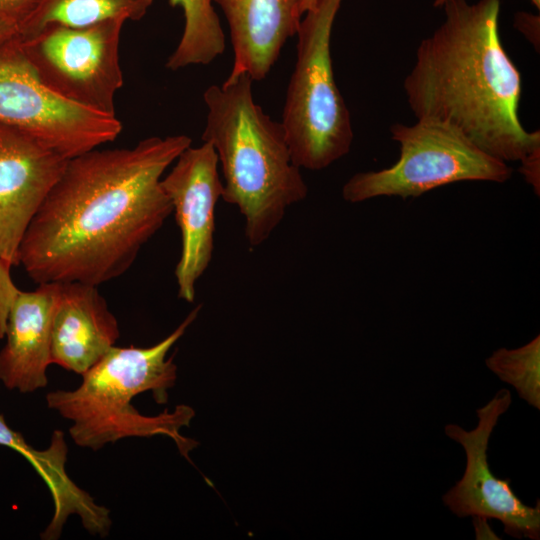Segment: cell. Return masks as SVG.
Masks as SVG:
<instances>
[{
    "instance_id": "4fadbf2b",
    "label": "cell",
    "mask_w": 540,
    "mask_h": 540,
    "mask_svg": "<svg viewBox=\"0 0 540 540\" xmlns=\"http://www.w3.org/2000/svg\"><path fill=\"white\" fill-rule=\"evenodd\" d=\"M57 294L58 283H44L33 291L20 290L15 298L0 351V380L9 390L32 393L47 386Z\"/></svg>"
},
{
    "instance_id": "cb8c5ba5",
    "label": "cell",
    "mask_w": 540,
    "mask_h": 540,
    "mask_svg": "<svg viewBox=\"0 0 540 540\" xmlns=\"http://www.w3.org/2000/svg\"><path fill=\"white\" fill-rule=\"evenodd\" d=\"M18 36V26L14 23L0 20V45Z\"/></svg>"
},
{
    "instance_id": "d4e9b609",
    "label": "cell",
    "mask_w": 540,
    "mask_h": 540,
    "mask_svg": "<svg viewBox=\"0 0 540 540\" xmlns=\"http://www.w3.org/2000/svg\"><path fill=\"white\" fill-rule=\"evenodd\" d=\"M319 3V0H299V10L301 14L313 11Z\"/></svg>"
},
{
    "instance_id": "484cf974",
    "label": "cell",
    "mask_w": 540,
    "mask_h": 540,
    "mask_svg": "<svg viewBox=\"0 0 540 540\" xmlns=\"http://www.w3.org/2000/svg\"><path fill=\"white\" fill-rule=\"evenodd\" d=\"M531 3L537 8V10H540V0H530Z\"/></svg>"
},
{
    "instance_id": "4316f807",
    "label": "cell",
    "mask_w": 540,
    "mask_h": 540,
    "mask_svg": "<svg viewBox=\"0 0 540 540\" xmlns=\"http://www.w3.org/2000/svg\"><path fill=\"white\" fill-rule=\"evenodd\" d=\"M439 0H436L435 3H437Z\"/></svg>"
},
{
    "instance_id": "3957f363",
    "label": "cell",
    "mask_w": 540,
    "mask_h": 540,
    "mask_svg": "<svg viewBox=\"0 0 540 540\" xmlns=\"http://www.w3.org/2000/svg\"><path fill=\"white\" fill-rule=\"evenodd\" d=\"M248 74L209 86L203 142L214 148L223 173L222 199L244 218L250 248L266 242L292 205L308 194L292 159L281 122L267 115L253 98Z\"/></svg>"
},
{
    "instance_id": "9a60e30c",
    "label": "cell",
    "mask_w": 540,
    "mask_h": 540,
    "mask_svg": "<svg viewBox=\"0 0 540 540\" xmlns=\"http://www.w3.org/2000/svg\"><path fill=\"white\" fill-rule=\"evenodd\" d=\"M0 445L21 454L35 469L48 487L53 501V515L41 533L44 540H56L71 515L79 516L82 526L93 536H108L112 519L110 510L95 502L80 488L65 469L68 447L64 433L55 430L47 448L32 447L21 433L14 431L0 413Z\"/></svg>"
},
{
    "instance_id": "7a4b0ae2",
    "label": "cell",
    "mask_w": 540,
    "mask_h": 540,
    "mask_svg": "<svg viewBox=\"0 0 540 540\" xmlns=\"http://www.w3.org/2000/svg\"><path fill=\"white\" fill-rule=\"evenodd\" d=\"M444 20L417 50L403 88L417 120L448 126L504 162L540 149L519 119L521 74L502 46L499 0H439Z\"/></svg>"
},
{
    "instance_id": "52a82bcc",
    "label": "cell",
    "mask_w": 540,
    "mask_h": 540,
    "mask_svg": "<svg viewBox=\"0 0 540 540\" xmlns=\"http://www.w3.org/2000/svg\"><path fill=\"white\" fill-rule=\"evenodd\" d=\"M0 121L67 160L114 141L122 130L116 115L88 109L48 88L17 37L0 45Z\"/></svg>"
},
{
    "instance_id": "6da1fadb",
    "label": "cell",
    "mask_w": 540,
    "mask_h": 540,
    "mask_svg": "<svg viewBox=\"0 0 540 540\" xmlns=\"http://www.w3.org/2000/svg\"><path fill=\"white\" fill-rule=\"evenodd\" d=\"M191 143L153 136L68 159L25 231L19 265L37 284L98 287L123 275L173 213L162 176Z\"/></svg>"
},
{
    "instance_id": "7402d4cb",
    "label": "cell",
    "mask_w": 540,
    "mask_h": 540,
    "mask_svg": "<svg viewBox=\"0 0 540 540\" xmlns=\"http://www.w3.org/2000/svg\"><path fill=\"white\" fill-rule=\"evenodd\" d=\"M519 168L526 182L530 184L537 196L540 193V149L534 151L522 161Z\"/></svg>"
},
{
    "instance_id": "603a6c76",
    "label": "cell",
    "mask_w": 540,
    "mask_h": 540,
    "mask_svg": "<svg viewBox=\"0 0 540 540\" xmlns=\"http://www.w3.org/2000/svg\"><path fill=\"white\" fill-rule=\"evenodd\" d=\"M487 518L473 516L472 524L475 530V538L477 540L483 539H500L492 530L491 526L488 523Z\"/></svg>"
},
{
    "instance_id": "5bb4252c",
    "label": "cell",
    "mask_w": 540,
    "mask_h": 540,
    "mask_svg": "<svg viewBox=\"0 0 540 540\" xmlns=\"http://www.w3.org/2000/svg\"><path fill=\"white\" fill-rule=\"evenodd\" d=\"M229 26L234 61L229 78L248 74L262 80L284 44L297 34L299 0H213Z\"/></svg>"
},
{
    "instance_id": "44dd1931",
    "label": "cell",
    "mask_w": 540,
    "mask_h": 540,
    "mask_svg": "<svg viewBox=\"0 0 540 540\" xmlns=\"http://www.w3.org/2000/svg\"><path fill=\"white\" fill-rule=\"evenodd\" d=\"M514 26L519 30L535 47H539L540 39V17L539 14H531L524 11L518 12L514 17Z\"/></svg>"
},
{
    "instance_id": "30bf717a",
    "label": "cell",
    "mask_w": 540,
    "mask_h": 540,
    "mask_svg": "<svg viewBox=\"0 0 540 540\" xmlns=\"http://www.w3.org/2000/svg\"><path fill=\"white\" fill-rule=\"evenodd\" d=\"M218 157L208 142L186 148L161 180L181 232V254L175 268L178 297L195 300L196 284L213 255L215 209L222 198L223 182Z\"/></svg>"
},
{
    "instance_id": "ffe728a7",
    "label": "cell",
    "mask_w": 540,
    "mask_h": 540,
    "mask_svg": "<svg viewBox=\"0 0 540 540\" xmlns=\"http://www.w3.org/2000/svg\"><path fill=\"white\" fill-rule=\"evenodd\" d=\"M41 0H0V20L19 26L34 12Z\"/></svg>"
},
{
    "instance_id": "ac0fdd59",
    "label": "cell",
    "mask_w": 540,
    "mask_h": 540,
    "mask_svg": "<svg viewBox=\"0 0 540 540\" xmlns=\"http://www.w3.org/2000/svg\"><path fill=\"white\" fill-rule=\"evenodd\" d=\"M487 368L511 385L531 407L540 409V336L514 349L499 348L485 360Z\"/></svg>"
},
{
    "instance_id": "8992f818",
    "label": "cell",
    "mask_w": 540,
    "mask_h": 540,
    "mask_svg": "<svg viewBox=\"0 0 540 540\" xmlns=\"http://www.w3.org/2000/svg\"><path fill=\"white\" fill-rule=\"evenodd\" d=\"M391 138L400 155L390 167L354 174L342 187V197L359 203L380 196L419 197L435 188L461 181L506 182L512 169L479 149L456 130L417 120L395 123Z\"/></svg>"
},
{
    "instance_id": "8fae6325",
    "label": "cell",
    "mask_w": 540,
    "mask_h": 540,
    "mask_svg": "<svg viewBox=\"0 0 540 540\" xmlns=\"http://www.w3.org/2000/svg\"><path fill=\"white\" fill-rule=\"evenodd\" d=\"M67 159L23 130L0 121V258L19 265L25 231Z\"/></svg>"
},
{
    "instance_id": "7c38bea8",
    "label": "cell",
    "mask_w": 540,
    "mask_h": 540,
    "mask_svg": "<svg viewBox=\"0 0 540 540\" xmlns=\"http://www.w3.org/2000/svg\"><path fill=\"white\" fill-rule=\"evenodd\" d=\"M120 330L117 318L97 286L58 283L51 324V362L82 375L114 346Z\"/></svg>"
},
{
    "instance_id": "5b68a950",
    "label": "cell",
    "mask_w": 540,
    "mask_h": 540,
    "mask_svg": "<svg viewBox=\"0 0 540 540\" xmlns=\"http://www.w3.org/2000/svg\"><path fill=\"white\" fill-rule=\"evenodd\" d=\"M342 0H319L297 31V59L282 114L293 162L322 170L347 155L353 143L351 115L334 78L331 33Z\"/></svg>"
},
{
    "instance_id": "277c9868",
    "label": "cell",
    "mask_w": 540,
    "mask_h": 540,
    "mask_svg": "<svg viewBox=\"0 0 540 540\" xmlns=\"http://www.w3.org/2000/svg\"><path fill=\"white\" fill-rule=\"evenodd\" d=\"M200 309L201 305L196 306L170 335L153 346L112 347L81 375L82 382L76 389L46 395L48 408L71 421L69 435L76 445L96 451L124 438L164 435L188 458L197 442L183 436L180 430L189 426L195 415L191 407L178 405L173 412L146 416L131 402L147 391L153 393L157 403L167 402V391L177 377V366L167 354Z\"/></svg>"
},
{
    "instance_id": "ba28073f",
    "label": "cell",
    "mask_w": 540,
    "mask_h": 540,
    "mask_svg": "<svg viewBox=\"0 0 540 540\" xmlns=\"http://www.w3.org/2000/svg\"><path fill=\"white\" fill-rule=\"evenodd\" d=\"M125 22L52 25L30 38L17 39L48 88L88 109L116 115L115 96L123 86L119 41Z\"/></svg>"
},
{
    "instance_id": "d6986e66",
    "label": "cell",
    "mask_w": 540,
    "mask_h": 540,
    "mask_svg": "<svg viewBox=\"0 0 540 540\" xmlns=\"http://www.w3.org/2000/svg\"><path fill=\"white\" fill-rule=\"evenodd\" d=\"M11 267L0 258V339L5 337L9 311L20 292L11 277Z\"/></svg>"
},
{
    "instance_id": "e0dca14e",
    "label": "cell",
    "mask_w": 540,
    "mask_h": 540,
    "mask_svg": "<svg viewBox=\"0 0 540 540\" xmlns=\"http://www.w3.org/2000/svg\"><path fill=\"white\" fill-rule=\"evenodd\" d=\"M169 4L181 7L185 23L166 68L175 71L190 65H206L224 53L225 35L213 0H169Z\"/></svg>"
},
{
    "instance_id": "9c48e42d",
    "label": "cell",
    "mask_w": 540,
    "mask_h": 540,
    "mask_svg": "<svg viewBox=\"0 0 540 540\" xmlns=\"http://www.w3.org/2000/svg\"><path fill=\"white\" fill-rule=\"evenodd\" d=\"M512 403L508 389H500L484 406L476 410L478 423L472 430L447 424L444 432L460 444L466 464L462 477L443 496L446 507L460 518L479 516L501 522L504 532L514 538L540 539V501L528 506L511 487L509 478H498L488 462L490 437L500 417Z\"/></svg>"
},
{
    "instance_id": "2e32d148",
    "label": "cell",
    "mask_w": 540,
    "mask_h": 540,
    "mask_svg": "<svg viewBox=\"0 0 540 540\" xmlns=\"http://www.w3.org/2000/svg\"><path fill=\"white\" fill-rule=\"evenodd\" d=\"M153 0H41L19 26L18 38L27 39L48 26L85 27L111 19L141 20Z\"/></svg>"
}]
</instances>
